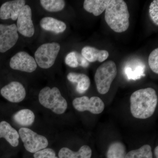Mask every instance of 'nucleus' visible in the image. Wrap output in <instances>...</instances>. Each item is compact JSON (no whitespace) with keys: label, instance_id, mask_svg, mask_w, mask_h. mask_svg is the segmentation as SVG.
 <instances>
[{"label":"nucleus","instance_id":"nucleus-2","mask_svg":"<svg viewBox=\"0 0 158 158\" xmlns=\"http://www.w3.org/2000/svg\"><path fill=\"white\" fill-rule=\"evenodd\" d=\"M130 14L126 3L123 0H110L105 10V19L110 28L116 33L128 29Z\"/></svg>","mask_w":158,"mask_h":158},{"label":"nucleus","instance_id":"nucleus-25","mask_svg":"<svg viewBox=\"0 0 158 158\" xmlns=\"http://www.w3.org/2000/svg\"><path fill=\"white\" fill-rule=\"evenodd\" d=\"M148 64L150 68L154 73H158V48L151 52L148 58Z\"/></svg>","mask_w":158,"mask_h":158},{"label":"nucleus","instance_id":"nucleus-19","mask_svg":"<svg viewBox=\"0 0 158 158\" xmlns=\"http://www.w3.org/2000/svg\"><path fill=\"white\" fill-rule=\"evenodd\" d=\"M66 65L72 68L81 66L87 68L89 65V62L82 56L81 54L73 51L67 54L65 59Z\"/></svg>","mask_w":158,"mask_h":158},{"label":"nucleus","instance_id":"nucleus-13","mask_svg":"<svg viewBox=\"0 0 158 158\" xmlns=\"http://www.w3.org/2000/svg\"><path fill=\"white\" fill-rule=\"evenodd\" d=\"M19 135L15 129L8 122L0 123V138H4L13 147H17L19 144Z\"/></svg>","mask_w":158,"mask_h":158},{"label":"nucleus","instance_id":"nucleus-9","mask_svg":"<svg viewBox=\"0 0 158 158\" xmlns=\"http://www.w3.org/2000/svg\"><path fill=\"white\" fill-rule=\"evenodd\" d=\"M9 64L12 69L27 73L33 72L37 66L35 59L25 52H19L15 55Z\"/></svg>","mask_w":158,"mask_h":158},{"label":"nucleus","instance_id":"nucleus-10","mask_svg":"<svg viewBox=\"0 0 158 158\" xmlns=\"http://www.w3.org/2000/svg\"><path fill=\"white\" fill-rule=\"evenodd\" d=\"M18 31L24 37H31L35 33L33 21L32 20V10L28 5H25L17 19Z\"/></svg>","mask_w":158,"mask_h":158},{"label":"nucleus","instance_id":"nucleus-21","mask_svg":"<svg viewBox=\"0 0 158 158\" xmlns=\"http://www.w3.org/2000/svg\"><path fill=\"white\" fill-rule=\"evenodd\" d=\"M126 154L124 144L121 142L116 141L109 146L107 152V158H125Z\"/></svg>","mask_w":158,"mask_h":158},{"label":"nucleus","instance_id":"nucleus-28","mask_svg":"<svg viewBox=\"0 0 158 158\" xmlns=\"http://www.w3.org/2000/svg\"><path fill=\"white\" fill-rule=\"evenodd\" d=\"M155 154L156 158H158V147H156L155 149Z\"/></svg>","mask_w":158,"mask_h":158},{"label":"nucleus","instance_id":"nucleus-6","mask_svg":"<svg viewBox=\"0 0 158 158\" xmlns=\"http://www.w3.org/2000/svg\"><path fill=\"white\" fill-rule=\"evenodd\" d=\"M19 134L25 148L29 152L35 153L48 146V141L44 136L38 135L30 129L21 128Z\"/></svg>","mask_w":158,"mask_h":158},{"label":"nucleus","instance_id":"nucleus-26","mask_svg":"<svg viewBox=\"0 0 158 158\" xmlns=\"http://www.w3.org/2000/svg\"><path fill=\"white\" fill-rule=\"evenodd\" d=\"M150 17L156 25H158V1L154 0L149 6Z\"/></svg>","mask_w":158,"mask_h":158},{"label":"nucleus","instance_id":"nucleus-5","mask_svg":"<svg viewBox=\"0 0 158 158\" xmlns=\"http://www.w3.org/2000/svg\"><path fill=\"white\" fill-rule=\"evenodd\" d=\"M60 49V44L56 42L40 46L34 55L37 65L44 69L50 68L55 63Z\"/></svg>","mask_w":158,"mask_h":158},{"label":"nucleus","instance_id":"nucleus-15","mask_svg":"<svg viewBox=\"0 0 158 158\" xmlns=\"http://www.w3.org/2000/svg\"><path fill=\"white\" fill-rule=\"evenodd\" d=\"M40 24L44 30L56 34L63 33L66 29L65 23L51 17L43 18L40 20Z\"/></svg>","mask_w":158,"mask_h":158},{"label":"nucleus","instance_id":"nucleus-23","mask_svg":"<svg viewBox=\"0 0 158 158\" xmlns=\"http://www.w3.org/2000/svg\"><path fill=\"white\" fill-rule=\"evenodd\" d=\"M40 2L43 8L50 12L62 11L65 7L63 0H40Z\"/></svg>","mask_w":158,"mask_h":158},{"label":"nucleus","instance_id":"nucleus-8","mask_svg":"<svg viewBox=\"0 0 158 158\" xmlns=\"http://www.w3.org/2000/svg\"><path fill=\"white\" fill-rule=\"evenodd\" d=\"M19 39L15 24L6 25L0 24V52H6L16 44Z\"/></svg>","mask_w":158,"mask_h":158},{"label":"nucleus","instance_id":"nucleus-18","mask_svg":"<svg viewBox=\"0 0 158 158\" xmlns=\"http://www.w3.org/2000/svg\"><path fill=\"white\" fill-rule=\"evenodd\" d=\"M110 0H85L84 9L94 16H98L105 11Z\"/></svg>","mask_w":158,"mask_h":158},{"label":"nucleus","instance_id":"nucleus-14","mask_svg":"<svg viewBox=\"0 0 158 158\" xmlns=\"http://www.w3.org/2000/svg\"><path fill=\"white\" fill-rule=\"evenodd\" d=\"M81 55L88 62H94L96 61L103 62L109 57L108 51L98 50L94 47L85 46L82 49Z\"/></svg>","mask_w":158,"mask_h":158},{"label":"nucleus","instance_id":"nucleus-17","mask_svg":"<svg viewBox=\"0 0 158 158\" xmlns=\"http://www.w3.org/2000/svg\"><path fill=\"white\" fill-rule=\"evenodd\" d=\"M67 78L72 83L77 84L76 90L79 93H85L90 87V78L85 74L71 72L68 74Z\"/></svg>","mask_w":158,"mask_h":158},{"label":"nucleus","instance_id":"nucleus-24","mask_svg":"<svg viewBox=\"0 0 158 158\" xmlns=\"http://www.w3.org/2000/svg\"><path fill=\"white\" fill-rule=\"evenodd\" d=\"M134 69H132L129 66L126 67L125 73L127 75L129 80H137L140 79L142 76H144V72L145 70V66L141 62H139V64L133 66Z\"/></svg>","mask_w":158,"mask_h":158},{"label":"nucleus","instance_id":"nucleus-12","mask_svg":"<svg viewBox=\"0 0 158 158\" xmlns=\"http://www.w3.org/2000/svg\"><path fill=\"white\" fill-rule=\"evenodd\" d=\"M25 3L24 0H14L4 3L0 8V19L16 20Z\"/></svg>","mask_w":158,"mask_h":158},{"label":"nucleus","instance_id":"nucleus-4","mask_svg":"<svg viewBox=\"0 0 158 158\" xmlns=\"http://www.w3.org/2000/svg\"><path fill=\"white\" fill-rule=\"evenodd\" d=\"M117 74V67L113 61L104 62L99 66L94 75V81L99 93L102 94L108 93Z\"/></svg>","mask_w":158,"mask_h":158},{"label":"nucleus","instance_id":"nucleus-1","mask_svg":"<svg viewBox=\"0 0 158 158\" xmlns=\"http://www.w3.org/2000/svg\"><path fill=\"white\" fill-rule=\"evenodd\" d=\"M131 112L135 118L146 119L153 115L158 103V96L153 88L136 90L130 98Z\"/></svg>","mask_w":158,"mask_h":158},{"label":"nucleus","instance_id":"nucleus-22","mask_svg":"<svg viewBox=\"0 0 158 158\" xmlns=\"http://www.w3.org/2000/svg\"><path fill=\"white\" fill-rule=\"evenodd\" d=\"M125 158H152L151 147L145 144L138 149L131 151L127 154Z\"/></svg>","mask_w":158,"mask_h":158},{"label":"nucleus","instance_id":"nucleus-11","mask_svg":"<svg viewBox=\"0 0 158 158\" xmlns=\"http://www.w3.org/2000/svg\"><path fill=\"white\" fill-rule=\"evenodd\" d=\"M1 94L4 98L13 103L22 101L26 96L24 87L17 81L11 82L4 86L1 89Z\"/></svg>","mask_w":158,"mask_h":158},{"label":"nucleus","instance_id":"nucleus-16","mask_svg":"<svg viewBox=\"0 0 158 158\" xmlns=\"http://www.w3.org/2000/svg\"><path fill=\"white\" fill-rule=\"evenodd\" d=\"M92 150L88 145L81 146L78 151L74 152L68 148H62L59 152V158H90Z\"/></svg>","mask_w":158,"mask_h":158},{"label":"nucleus","instance_id":"nucleus-27","mask_svg":"<svg viewBox=\"0 0 158 158\" xmlns=\"http://www.w3.org/2000/svg\"><path fill=\"white\" fill-rule=\"evenodd\" d=\"M34 158H59L56 156L54 150L50 148H45L35 153Z\"/></svg>","mask_w":158,"mask_h":158},{"label":"nucleus","instance_id":"nucleus-3","mask_svg":"<svg viewBox=\"0 0 158 158\" xmlns=\"http://www.w3.org/2000/svg\"><path fill=\"white\" fill-rule=\"evenodd\" d=\"M39 101L42 106L57 114H63L68 107L67 101L56 87L43 88L39 94Z\"/></svg>","mask_w":158,"mask_h":158},{"label":"nucleus","instance_id":"nucleus-7","mask_svg":"<svg viewBox=\"0 0 158 158\" xmlns=\"http://www.w3.org/2000/svg\"><path fill=\"white\" fill-rule=\"evenodd\" d=\"M73 105L79 112L88 111L94 114H100L105 109L104 102L96 96L92 97L90 98L86 96L77 98L73 100Z\"/></svg>","mask_w":158,"mask_h":158},{"label":"nucleus","instance_id":"nucleus-20","mask_svg":"<svg viewBox=\"0 0 158 158\" xmlns=\"http://www.w3.org/2000/svg\"><path fill=\"white\" fill-rule=\"evenodd\" d=\"M13 119L17 124L23 126H29L34 123L35 115L33 111L28 109L19 110L15 114Z\"/></svg>","mask_w":158,"mask_h":158}]
</instances>
